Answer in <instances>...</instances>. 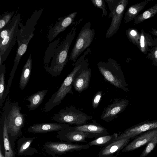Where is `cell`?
<instances>
[{
    "label": "cell",
    "mask_w": 157,
    "mask_h": 157,
    "mask_svg": "<svg viewBox=\"0 0 157 157\" xmlns=\"http://www.w3.org/2000/svg\"><path fill=\"white\" fill-rule=\"evenodd\" d=\"M157 128V120L146 121L125 129L118 135L116 140L124 138H134L147 131Z\"/></svg>",
    "instance_id": "12"
},
{
    "label": "cell",
    "mask_w": 157,
    "mask_h": 157,
    "mask_svg": "<svg viewBox=\"0 0 157 157\" xmlns=\"http://www.w3.org/2000/svg\"><path fill=\"white\" fill-rule=\"evenodd\" d=\"M36 137H27L23 136L18 140L17 153L18 156L32 155L37 152L35 148L31 147V144Z\"/></svg>",
    "instance_id": "19"
},
{
    "label": "cell",
    "mask_w": 157,
    "mask_h": 157,
    "mask_svg": "<svg viewBox=\"0 0 157 157\" xmlns=\"http://www.w3.org/2000/svg\"><path fill=\"white\" fill-rule=\"evenodd\" d=\"M129 102L126 99L114 98L110 104L104 109L100 116L101 119L109 122L117 118L127 108Z\"/></svg>",
    "instance_id": "8"
},
{
    "label": "cell",
    "mask_w": 157,
    "mask_h": 157,
    "mask_svg": "<svg viewBox=\"0 0 157 157\" xmlns=\"http://www.w3.org/2000/svg\"><path fill=\"white\" fill-rule=\"evenodd\" d=\"M97 65L101 74L110 84L124 91H129L121 67L117 61L109 58L106 62H98Z\"/></svg>",
    "instance_id": "2"
},
{
    "label": "cell",
    "mask_w": 157,
    "mask_h": 157,
    "mask_svg": "<svg viewBox=\"0 0 157 157\" xmlns=\"http://www.w3.org/2000/svg\"><path fill=\"white\" fill-rule=\"evenodd\" d=\"M54 157H58V156H54Z\"/></svg>",
    "instance_id": "37"
},
{
    "label": "cell",
    "mask_w": 157,
    "mask_h": 157,
    "mask_svg": "<svg viewBox=\"0 0 157 157\" xmlns=\"http://www.w3.org/2000/svg\"><path fill=\"white\" fill-rule=\"evenodd\" d=\"M105 2H107L110 13L109 14H111L113 12L114 10L117 6L119 0H104Z\"/></svg>",
    "instance_id": "31"
},
{
    "label": "cell",
    "mask_w": 157,
    "mask_h": 157,
    "mask_svg": "<svg viewBox=\"0 0 157 157\" xmlns=\"http://www.w3.org/2000/svg\"><path fill=\"white\" fill-rule=\"evenodd\" d=\"M43 147L47 153L53 156L68 152L87 150L90 147L87 144H79L58 141L47 142L44 143Z\"/></svg>",
    "instance_id": "6"
},
{
    "label": "cell",
    "mask_w": 157,
    "mask_h": 157,
    "mask_svg": "<svg viewBox=\"0 0 157 157\" xmlns=\"http://www.w3.org/2000/svg\"><path fill=\"white\" fill-rule=\"evenodd\" d=\"M15 15V20L12 28L7 35L0 42V65L6 60L15 44L21 20V15L20 13H16Z\"/></svg>",
    "instance_id": "7"
},
{
    "label": "cell",
    "mask_w": 157,
    "mask_h": 157,
    "mask_svg": "<svg viewBox=\"0 0 157 157\" xmlns=\"http://www.w3.org/2000/svg\"><path fill=\"white\" fill-rule=\"evenodd\" d=\"M140 44L141 47L142 48L144 47V38L143 35H142L141 36L140 40Z\"/></svg>",
    "instance_id": "32"
},
{
    "label": "cell",
    "mask_w": 157,
    "mask_h": 157,
    "mask_svg": "<svg viewBox=\"0 0 157 157\" xmlns=\"http://www.w3.org/2000/svg\"><path fill=\"white\" fill-rule=\"evenodd\" d=\"M157 135V128L142 133L134 138L122 150V152L131 151L147 144Z\"/></svg>",
    "instance_id": "14"
},
{
    "label": "cell",
    "mask_w": 157,
    "mask_h": 157,
    "mask_svg": "<svg viewBox=\"0 0 157 157\" xmlns=\"http://www.w3.org/2000/svg\"><path fill=\"white\" fill-rule=\"evenodd\" d=\"M60 39L56 40L55 44H51L47 49L44 59V68L49 67V63L52 58H53L55 49L58 46V44L60 42Z\"/></svg>",
    "instance_id": "25"
},
{
    "label": "cell",
    "mask_w": 157,
    "mask_h": 157,
    "mask_svg": "<svg viewBox=\"0 0 157 157\" xmlns=\"http://www.w3.org/2000/svg\"><path fill=\"white\" fill-rule=\"evenodd\" d=\"M0 157H5V156H4L3 155L2 151H1V146H0Z\"/></svg>",
    "instance_id": "34"
},
{
    "label": "cell",
    "mask_w": 157,
    "mask_h": 157,
    "mask_svg": "<svg viewBox=\"0 0 157 157\" xmlns=\"http://www.w3.org/2000/svg\"><path fill=\"white\" fill-rule=\"evenodd\" d=\"M68 124L54 123H37L29 126L28 132L33 133L44 134L52 132H58L69 127Z\"/></svg>",
    "instance_id": "16"
},
{
    "label": "cell",
    "mask_w": 157,
    "mask_h": 157,
    "mask_svg": "<svg viewBox=\"0 0 157 157\" xmlns=\"http://www.w3.org/2000/svg\"><path fill=\"white\" fill-rule=\"evenodd\" d=\"M92 118V116L70 105L61 109L52 116L51 119L59 123L80 126L86 124Z\"/></svg>",
    "instance_id": "4"
},
{
    "label": "cell",
    "mask_w": 157,
    "mask_h": 157,
    "mask_svg": "<svg viewBox=\"0 0 157 157\" xmlns=\"http://www.w3.org/2000/svg\"><path fill=\"white\" fill-rule=\"evenodd\" d=\"M92 3L96 7L101 9L102 11V16L107 15L106 7L104 0H91Z\"/></svg>",
    "instance_id": "29"
},
{
    "label": "cell",
    "mask_w": 157,
    "mask_h": 157,
    "mask_svg": "<svg viewBox=\"0 0 157 157\" xmlns=\"http://www.w3.org/2000/svg\"><path fill=\"white\" fill-rule=\"evenodd\" d=\"M157 144V135L147 144L146 147L142 151L139 157H145L153 150Z\"/></svg>",
    "instance_id": "27"
},
{
    "label": "cell",
    "mask_w": 157,
    "mask_h": 157,
    "mask_svg": "<svg viewBox=\"0 0 157 157\" xmlns=\"http://www.w3.org/2000/svg\"><path fill=\"white\" fill-rule=\"evenodd\" d=\"M128 0H119L116 8L108 17H112V21L105 34L107 38L112 37L119 29L124 12L128 3Z\"/></svg>",
    "instance_id": "10"
},
{
    "label": "cell",
    "mask_w": 157,
    "mask_h": 157,
    "mask_svg": "<svg viewBox=\"0 0 157 157\" xmlns=\"http://www.w3.org/2000/svg\"><path fill=\"white\" fill-rule=\"evenodd\" d=\"M32 59L31 52L23 68L19 82V87L23 90L27 86L29 80L32 69Z\"/></svg>",
    "instance_id": "21"
},
{
    "label": "cell",
    "mask_w": 157,
    "mask_h": 157,
    "mask_svg": "<svg viewBox=\"0 0 157 157\" xmlns=\"http://www.w3.org/2000/svg\"><path fill=\"white\" fill-rule=\"evenodd\" d=\"M48 91V90L45 89L38 91L26 99V100L30 102L29 104L27 105L29 111L34 110L39 106L42 102Z\"/></svg>",
    "instance_id": "22"
},
{
    "label": "cell",
    "mask_w": 157,
    "mask_h": 157,
    "mask_svg": "<svg viewBox=\"0 0 157 157\" xmlns=\"http://www.w3.org/2000/svg\"><path fill=\"white\" fill-rule=\"evenodd\" d=\"M77 13L76 12H73L66 16L59 18L48 32L47 36L48 41H52L58 34L64 31L72 24Z\"/></svg>",
    "instance_id": "13"
},
{
    "label": "cell",
    "mask_w": 157,
    "mask_h": 157,
    "mask_svg": "<svg viewBox=\"0 0 157 157\" xmlns=\"http://www.w3.org/2000/svg\"><path fill=\"white\" fill-rule=\"evenodd\" d=\"M111 157H117L116 156H114Z\"/></svg>",
    "instance_id": "36"
},
{
    "label": "cell",
    "mask_w": 157,
    "mask_h": 157,
    "mask_svg": "<svg viewBox=\"0 0 157 157\" xmlns=\"http://www.w3.org/2000/svg\"><path fill=\"white\" fill-rule=\"evenodd\" d=\"M71 128L76 131H82L92 134L97 138L108 135L107 129L98 124L95 120L92 122L80 126H71Z\"/></svg>",
    "instance_id": "17"
},
{
    "label": "cell",
    "mask_w": 157,
    "mask_h": 157,
    "mask_svg": "<svg viewBox=\"0 0 157 157\" xmlns=\"http://www.w3.org/2000/svg\"><path fill=\"white\" fill-rule=\"evenodd\" d=\"M6 67L4 65H0V108L2 106L6 98L5 92L6 86L5 82Z\"/></svg>",
    "instance_id": "24"
},
{
    "label": "cell",
    "mask_w": 157,
    "mask_h": 157,
    "mask_svg": "<svg viewBox=\"0 0 157 157\" xmlns=\"http://www.w3.org/2000/svg\"><path fill=\"white\" fill-rule=\"evenodd\" d=\"M15 17L14 15L12 18L7 24L2 29L0 32V42L6 36L10 31L13 25Z\"/></svg>",
    "instance_id": "28"
},
{
    "label": "cell",
    "mask_w": 157,
    "mask_h": 157,
    "mask_svg": "<svg viewBox=\"0 0 157 157\" xmlns=\"http://www.w3.org/2000/svg\"><path fill=\"white\" fill-rule=\"evenodd\" d=\"M7 97L4 106L6 111V124L9 135L16 136L21 133V129L25 123V115L21 113V108L17 102L10 103Z\"/></svg>",
    "instance_id": "3"
},
{
    "label": "cell",
    "mask_w": 157,
    "mask_h": 157,
    "mask_svg": "<svg viewBox=\"0 0 157 157\" xmlns=\"http://www.w3.org/2000/svg\"><path fill=\"white\" fill-rule=\"evenodd\" d=\"M15 11L10 12H4L0 16V31L7 24L13 17Z\"/></svg>",
    "instance_id": "26"
},
{
    "label": "cell",
    "mask_w": 157,
    "mask_h": 157,
    "mask_svg": "<svg viewBox=\"0 0 157 157\" xmlns=\"http://www.w3.org/2000/svg\"><path fill=\"white\" fill-rule=\"evenodd\" d=\"M91 76V69L88 67L81 71L75 78L73 86L79 93L88 88Z\"/></svg>",
    "instance_id": "18"
},
{
    "label": "cell",
    "mask_w": 157,
    "mask_h": 157,
    "mask_svg": "<svg viewBox=\"0 0 157 157\" xmlns=\"http://www.w3.org/2000/svg\"><path fill=\"white\" fill-rule=\"evenodd\" d=\"M3 125V136L5 150V157H14V152L11 146L6 124V111L4 107L1 122Z\"/></svg>",
    "instance_id": "20"
},
{
    "label": "cell",
    "mask_w": 157,
    "mask_h": 157,
    "mask_svg": "<svg viewBox=\"0 0 157 157\" xmlns=\"http://www.w3.org/2000/svg\"><path fill=\"white\" fill-rule=\"evenodd\" d=\"M137 34V33L136 31L134 30H131L129 31V33L128 34V36H135Z\"/></svg>",
    "instance_id": "33"
},
{
    "label": "cell",
    "mask_w": 157,
    "mask_h": 157,
    "mask_svg": "<svg viewBox=\"0 0 157 157\" xmlns=\"http://www.w3.org/2000/svg\"><path fill=\"white\" fill-rule=\"evenodd\" d=\"M44 9V8H42L36 10L27 20L25 26L20 21L19 26L20 27V29H18L16 39L18 44H21L25 40L29 39L32 35H34L33 32L35 30V26Z\"/></svg>",
    "instance_id": "9"
},
{
    "label": "cell",
    "mask_w": 157,
    "mask_h": 157,
    "mask_svg": "<svg viewBox=\"0 0 157 157\" xmlns=\"http://www.w3.org/2000/svg\"><path fill=\"white\" fill-rule=\"evenodd\" d=\"M102 94V91H98L94 95L92 101V105L94 109L96 108L98 106Z\"/></svg>",
    "instance_id": "30"
},
{
    "label": "cell",
    "mask_w": 157,
    "mask_h": 157,
    "mask_svg": "<svg viewBox=\"0 0 157 157\" xmlns=\"http://www.w3.org/2000/svg\"><path fill=\"white\" fill-rule=\"evenodd\" d=\"M95 32L91 28L90 21L86 22L78 34L71 53L69 59L74 63L81 53L90 46L94 37Z\"/></svg>",
    "instance_id": "5"
},
{
    "label": "cell",
    "mask_w": 157,
    "mask_h": 157,
    "mask_svg": "<svg viewBox=\"0 0 157 157\" xmlns=\"http://www.w3.org/2000/svg\"><path fill=\"white\" fill-rule=\"evenodd\" d=\"M131 139L124 138L115 140L103 147L100 151L98 157H111L117 154L128 144Z\"/></svg>",
    "instance_id": "15"
},
{
    "label": "cell",
    "mask_w": 157,
    "mask_h": 157,
    "mask_svg": "<svg viewBox=\"0 0 157 157\" xmlns=\"http://www.w3.org/2000/svg\"><path fill=\"white\" fill-rule=\"evenodd\" d=\"M118 134L114 133L112 135L102 136L88 142L87 144L90 147L97 146L104 147L116 140Z\"/></svg>",
    "instance_id": "23"
},
{
    "label": "cell",
    "mask_w": 157,
    "mask_h": 157,
    "mask_svg": "<svg viewBox=\"0 0 157 157\" xmlns=\"http://www.w3.org/2000/svg\"><path fill=\"white\" fill-rule=\"evenodd\" d=\"M82 20L81 18L72 23L70 31L55 49L50 66L44 68L52 76L56 77L59 75L68 62L69 50L76 35L77 26Z\"/></svg>",
    "instance_id": "1"
},
{
    "label": "cell",
    "mask_w": 157,
    "mask_h": 157,
    "mask_svg": "<svg viewBox=\"0 0 157 157\" xmlns=\"http://www.w3.org/2000/svg\"><path fill=\"white\" fill-rule=\"evenodd\" d=\"M155 56L156 58H157V50L155 52Z\"/></svg>",
    "instance_id": "35"
},
{
    "label": "cell",
    "mask_w": 157,
    "mask_h": 157,
    "mask_svg": "<svg viewBox=\"0 0 157 157\" xmlns=\"http://www.w3.org/2000/svg\"><path fill=\"white\" fill-rule=\"evenodd\" d=\"M56 136L60 140L71 143L86 142V138H97L92 134L73 130L71 126L57 132Z\"/></svg>",
    "instance_id": "11"
}]
</instances>
